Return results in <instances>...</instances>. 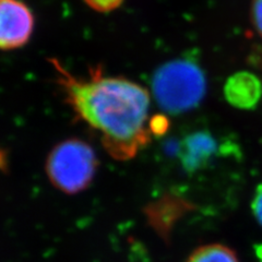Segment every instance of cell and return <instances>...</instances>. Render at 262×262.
Returning <instances> with one entry per match:
<instances>
[{
  "label": "cell",
  "mask_w": 262,
  "mask_h": 262,
  "mask_svg": "<svg viewBox=\"0 0 262 262\" xmlns=\"http://www.w3.org/2000/svg\"><path fill=\"white\" fill-rule=\"evenodd\" d=\"M83 2L97 12H111L121 6L124 0H83Z\"/></svg>",
  "instance_id": "obj_8"
},
{
  "label": "cell",
  "mask_w": 262,
  "mask_h": 262,
  "mask_svg": "<svg viewBox=\"0 0 262 262\" xmlns=\"http://www.w3.org/2000/svg\"><path fill=\"white\" fill-rule=\"evenodd\" d=\"M251 12L253 26L262 36V0H253Z\"/></svg>",
  "instance_id": "obj_10"
},
{
  "label": "cell",
  "mask_w": 262,
  "mask_h": 262,
  "mask_svg": "<svg viewBox=\"0 0 262 262\" xmlns=\"http://www.w3.org/2000/svg\"><path fill=\"white\" fill-rule=\"evenodd\" d=\"M226 101L239 110H253L262 96L260 79L250 72L241 71L229 77L224 86Z\"/></svg>",
  "instance_id": "obj_6"
},
{
  "label": "cell",
  "mask_w": 262,
  "mask_h": 262,
  "mask_svg": "<svg viewBox=\"0 0 262 262\" xmlns=\"http://www.w3.org/2000/svg\"><path fill=\"white\" fill-rule=\"evenodd\" d=\"M34 30V16L20 0H0V49L26 45Z\"/></svg>",
  "instance_id": "obj_4"
},
{
  "label": "cell",
  "mask_w": 262,
  "mask_h": 262,
  "mask_svg": "<svg viewBox=\"0 0 262 262\" xmlns=\"http://www.w3.org/2000/svg\"><path fill=\"white\" fill-rule=\"evenodd\" d=\"M206 91V76L193 56L164 63L152 77L153 96L161 110L168 114L193 110L201 103Z\"/></svg>",
  "instance_id": "obj_2"
},
{
  "label": "cell",
  "mask_w": 262,
  "mask_h": 262,
  "mask_svg": "<svg viewBox=\"0 0 262 262\" xmlns=\"http://www.w3.org/2000/svg\"><path fill=\"white\" fill-rule=\"evenodd\" d=\"M97 168L96 155L86 142L68 139L57 144L46 161V173L57 189L73 194L85 190Z\"/></svg>",
  "instance_id": "obj_3"
},
{
  "label": "cell",
  "mask_w": 262,
  "mask_h": 262,
  "mask_svg": "<svg viewBox=\"0 0 262 262\" xmlns=\"http://www.w3.org/2000/svg\"><path fill=\"white\" fill-rule=\"evenodd\" d=\"M252 212L260 225L262 226V184L258 186L255 198L252 201Z\"/></svg>",
  "instance_id": "obj_11"
},
{
  "label": "cell",
  "mask_w": 262,
  "mask_h": 262,
  "mask_svg": "<svg viewBox=\"0 0 262 262\" xmlns=\"http://www.w3.org/2000/svg\"><path fill=\"white\" fill-rule=\"evenodd\" d=\"M219 151V144L209 131L187 135L178 145V155L184 169L189 174L204 169Z\"/></svg>",
  "instance_id": "obj_5"
},
{
  "label": "cell",
  "mask_w": 262,
  "mask_h": 262,
  "mask_svg": "<svg viewBox=\"0 0 262 262\" xmlns=\"http://www.w3.org/2000/svg\"><path fill=\"white\" fill-rule=\"evenodd\" d=\"M66 101L78 117L101 135L104 147L114 159L136 157L150 141V94L125 78L104 76L91 69L89 78H78L51 59Z\"/></svg>",
  "instance_id": "obj_1"
},
{
  "label": "cell",
  "mask_w": 262,
  "mask_h": 262,
  "mask_svg": "<svg viewBox=\"0 0 262 262\" xmlns=\"http://www.w3.org/2000/svg\"><path fill=\"white\" fill-rule=\"evenodd\" d=\"M255 251H256L257 257L262 262V245H257L256 247H255Z\"/></svg>",
  "instance_id": "obj_12"
},
{
  "label": "cell",
  "mask_w": 262,
  "mask_h": 262,
  "mask_svg": "<svg viewBox=\"0 0 262 262\" xmlns=\"http://www.w3.org/2000/svg\"><path fill=\"white\" fill-rule=\"evenodd\" d=\"M169 127V122L166 116L164 115H158L150 119V131L151 134L157 136H162L166 133Z\"/></svg>",
  "instance_id": "obj_9"
},
{
  "label": "cell",
  "mask_w": 262,
  "mask_h": 262,
  "mask_svg": "<svg viewBox=\"0 0 262 262\" xmlns=\"http://www.w3.org/2000/svg\"><path fill=\"white\" fill-rule=\"evenodd\" d=\"M186 262H238V260L232 249L214 244L195 249Z\"/></svg>",
  "instance_id": "obj_7"
}]
</instances>
